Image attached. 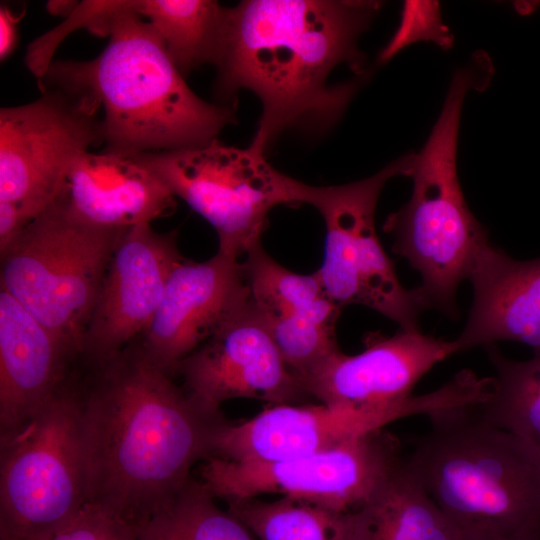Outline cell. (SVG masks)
Returning <instances> with one entry per match:
<instances>
[{
	"mask_svg": "<svg viewBox=\"0 0 540 540\" xmlns=\"http://www.w3.org/2000/svg\"><path fill=\"white\" fill-rule=\"evenodd\" d=\"M182 260L174 231L156 232L151 223L123 231L84 335L81 357L90 366L109 361L144 333Z\"/></svg>",
	"mask_w": 540,
	"mask_h": 540,
	"instance_id": "13",
	"label": "cell"
},
{
	"mask_svg": "<svg viewBox=\"0 0 540 540\" xmlns=\"http://www.w3.org/2000/svg\"><path fill=\"white\" fill-rule=\"evenodd\" d=\"M402 463L395 440L377 430L329 450L279 461L209 457L200 481L227 503L278 493L349 512L367 502Z\"/></svg>",
	"mask_w": 540,
	"mask_h": 540,
	"instance_id": "10",
	"label": "cell"
},
{
	"mask_svg": "<svg viewBox=\"0 0 540 540\" xmlns=\"http://www.w3.org/2000/svg\"><path fill=\"white\" fill-rule=\"evenodd\" d=\"M175 198L135 156L103 150L71 163L50 205L85 225L128 229L171 213Z\"/></svg>",
	"mask_w": 540,
	"mask_h": 540,
	"instance_id": "17",
	"label": "cell"
},
{
	"mask_svg": "<svg viewBox=\"0 0 540 540\" xmlns=\"http://www.w3.org/2000/svg\"><path fill=\"white\" fill-rule=\"evenodd\" d=\"M82 396L73 374L26 425L0 438V540L47 533L88 503Z\"/></svg>",
	"mask_w": 540,
	"mask_h": 540,
	"instance_id": "6",
	"label": "cell"
},
{
	"mask_svg": "<svg viewBox=\"0 0 540 540\" xmlns=\"http://www.w3.org/2000/svg\"><path fill=\"white\" fill-rule=\"evenodd\" d=\"M128 6L160 35L185 78L203 64H213L226 7L212 0H127Z\"/></svg>",
	"mask_w": 540,
	"mask_h": 540,
	"instance_id": "21",
	"label": "cell"
},
{
	"mask_svg": "<svg viewBox=\"0 0 540 540\" xmlns=\"http://www.w3.org/2000/svg\"><path fill=\"white\" fill-rule=\"evenodd\" d=\"M250 303L243 262L220 252L172 270L140 346L172 376L181 363Z\"/></svg>",
	"mask_w": 540,
	"mask_h": 540,
	"instance_id": "14",
	"label": "cell"
},
{
	"mask_svg": "<svg viewBox=\"0 0 540 540\" xmlns=\"http://www.w3.org/2000/svg\"><path fill=\"white\" fill-rule=\"evenodd\" d=\"M132 155L211 224L218 252L236 259L261 245L273 208L298 204V180L278 171L251 145L239 148L215 139L192 148Z\"/></svg>",
	"mask_w": 540,
	"mask_h": 540,
	"instance_id": "9",
	"label": "cell"
},
{
	"mask_svg": "<svg viewBox=\"0 0 540 540\" xmlns=\"http://www.w3.org/2000/svg\"><path fill=\"white\" fill-rule=\"evenodd\" d=\"M28 224L13 203L0 200V254L13 244Z\"/></svg>",
	"mask_w": 540,
	"mask_h": 540,
	"instance_id": "29",
	"label": "cell"
},
{
	"mask_svg": "<svg viewBox=\"0 0 540 540\" xmlns=\"http://www.w3.org/2000/svg\"><path fill=\"white\" fill-rule=\"evenodd\" d=\"M349 540H464L405 461L362 506L350 511Z\"/></svg>",
	"mask_w": 540,
	"mask_h": 540,
	"instance_id": "20",
	"label": "cell"
},
{
	"mask_svg": "<svg viewBox=\"0 0 540 540\" xmlns=\"http://www.w3.org/2000/svg\"><path fill=\"white\" fill-rule=\"evenodd\" d=\"M124 230L79 223L50 205L1 254V288L81 357L88 322Z\"/></svg>",
	"mask_w": 540,
	"mask_h": 540,
	"instance_id": "7",
	"label": "cell"
},
{
	"mask_svg": "<svg viewBox=\"0 0 540 540\" xmlns=\"http://www.w3.org/2000/svg\"><path fill=\"white\" fill-rule=\"evenodd\" d=\"M342 309L324 295L298 313L265 321L284 362L302 385L339 350L335 328Z\"/></svg>",
	"mask_w": 540,
	"mask_h": 540,
	"instance_id": "25",
	"label": "cell"
},
{
	"mask_svg": "<svg viewBox=\"0 0 540 540\" xmlns=\"http://www.w3.org/2000/svg\"><path fill=\"white\" fill-rule=\"evenodd\" d=\"M184 390L205 412L251 398L293 404L308 394L280 355L268 326L251 302L188 356L178 371Z\"/></svg>",
	"mask_w": 540,
	"mask_h": 540,
	"instance_id": "12",
	"label": "cell"
},
{
	"mask_svg": "<svg viewBox=\"0 0 540 540\" xmlns=\"http://www.w3.org/2000/svg\"><path fill=\"white\" fill-rule=\"evenodd\" d=\"M228 511L257 540H349L350 511L331 509L282 496L275 501L254 498L228 502Z\"/></svg>",
	"mask_w": 540,
	"mask_h": 540,
	"instance_id": "24",
	"label": "cell"
},
{
	"mask_svg": "<svg viewBox=\"0 0 540 540\" xmlns=\"http://www.w3.org/2000/svg\"><path fill=\"white\" fill-rule=\"evenodd\" d=\"M200 480L177 494L139 527V540H257L231 512L221 510Z\"/></svg>",
	"mask_w": 540,
	"mask_h": 540,
	"instance_id": "23",
	"label": "cell"
},
{
	"mask_svg": "<svg viewBox=\"0 0 540 540\" xmlns=\"http://www.w3.org/2000/svg\"><path fill=\"white\" fill-rule=\"evenodd\" d=\"M242 262L251 302L265 321L298 313L327 295L317 271L306 275L292 272L269 256L261 245Z\"/></svg>",
	"mask_w": 540,
	"mask_h": 540,
	"instance_id": "26",
	"label": "cell"
},
{
	"mask_svg": "<svg viewBox=\"0 0 540 540\" xmlns=\"http://www.w3.org/2000/svg\"><path fill=\"white\" fill-rule=\"evenodd\" d=\"M20 17H15L4 4L0 6V58L3 61L15 49L18 38L17 23Z\"/></svg>",
	"mask_w": 540,
	"mask_h": 540,
	"instance_id": "30",
	"label": "cell"
},
{
	"mask_svg": "<svg viewBox=\"0 0 540 540\" xmlns=\"http://www.w3.org/2000/svg\"><path fill=\"white\" fill-rule=\"evenodd\" d=\"M485 348L495 376L490 378L487 398L477 405L480 415L540 455V353L517 361L503 355L495 344Z\"/></svg>",
	"mask_w": 540,
	"mask_h": 540,
	"instance_id": "22",
	"label": "cell"
},
{
	"mask_svg": "<svg viewBox=\"0 0 540 540\" xmlns=\"http://www.w3.org/2000/svg\"><path fill=\"white\" fill-rule=\"evenodd\" d=\"M456 353L453 340L400 329L386 337L370 334L355 355L340 349L303 383L321 403L394 407L413 403V388L436 364Z\"/></svg>",
	"mask_w": 540,
	"mask_h": 540,
	"instance_id": "16",
	"label": "cell"
},
{
	"mask_svg": "<svg viewBox=\"0 0 540 540\" xmlns=\"http://www.w3.org/2000/svg\"><path fill=\"white\" fill-rule=\"evenodd\" d=\"M78 357L0 290V438L17 432L73 375Z\"/></svg>",
	"mask_w": 540,
	"mask_h": 540,
	"instance_id": "18",
	"label": "cell"
},
{
	"mask_svg": "<svg viewBox=\"0 0 540 540\" xmlns=\"http://www.w3.org/2000/svg\"><path fill=\"white\" fill-rule=\"evenodd\" d=\"M481 540H540V529L526 530L507 535H497Z\"/></svg>",
	"mask_w": 540,
	"mask_h": 540,
	"instance_id": "32",
	"label": "cell"
},
{
	"mask_svg": "<svg viewBox=\"0 0 540 540\" xmlns=\"http://www.w3.org/2000/svg\"><path fill=\"white\" fill-rule=\"evenodd\" d=\"M468 279L473 302L456 353L497 341H516L540 353V257L519 261L486 242Z\"/></svg>",
	"mask_w": 540,
	"mask_h": 540,
	"instance_id": "19",
	"label": "cell"
},
{
	"mask_svg": "<svg viewBox=\"0 0 540 540\" xmlns=\"http://www.w3.org/2000/svg\"><path fill=\"white\" fill-rule=\"evenodd\" d=\"M488 70L487 63L477 59L455 72L431 134L415 154L411 197L383 225L393 238V252L419 272L422 283L416 289L425 308L449 317L457 316L458 287L489 241L487 230L467 206L456 165L464 98L470 89L487 83Z\"/></svg>",
	"mask_w": 540,
	"mask_h": 540,
	"instance_id": "5",
	"label": "cell"
},
{
	"mask_svg": "<svg viewBox=\"0 0 540 540\" xmlns=\"http://www.w3.org/2000/svg\"><path fill=\"white\" fill-rule=\"evenodd\" d=\"M420 40L433 41L444 49L452 45L453 37L442 23L436 1L404 2L400 24L380 53L379 61H388L404 47Z\"/></svg>",
	"mask_w": 540,
	"mask_h": 540,
	"instance_id": "27",
	"label": "cell"
},
{
	"mask_svg": "<svg viewBox=\"0 0 540 540\" xmlns=\"http://www.w3.org/2000/svg\"><path fill=\"white\" fill-rule=\"evenodd\" d=\"M92 368L82 383L88 502L139 528L211 456L223 420L202 410L140 344Z\"/></svg>",
	"mask_w": 540,
	"mask_h": 540,
	"instance_id": "2",
	"label": "cell"
},
{
	"mask_svg": "<svg viewBox=\"0 0 540 540\" xmlns=\"http://www.w3.org/2000/svg\"><path fill=\"white\" fill-rule=\"evenodd\" d=\"M415 154H406L377 173L335 186H312L301 181L298 204L313 206L325 224L324 260L317 273L326 294L341 308L360 304L396 322L400 329L420 330L425 310L416 288L400 283L392 260L375 228V210L385 184L409 176Z\"/></svg>",
	"mask_w": 540,
	"mask_h": 540,
	"instance_id": "8",
	"label": "cell"
},
{
	"mask_svg": "<svg viewBox=\"0 0 540 540\" xmlns=\"http://www.w3.org/2000/svg\"><path fill=\"white\" fill-rule=\"evenodd\" d=\"M27 540H139L138 527L96 503H86L68 522Z\"/></svg>",
	"mask_w": 540,
	"mask_h": 540,
	"instance_id": "28",
	"label": "cell"
},
{
	"mask_svg": "<svg viewBox=\"0 0 540 540\" xmlns=\"http://www.w3.org/2000/svg\"><path fill=\"white\" fill-rule=\"evenodd\" d=\"M381 3L365 0H244L226 8L213 65L214 94L232 108L245 89L261 103L251 146L266 154L284 132L324 134L341 118L361 84L331 85L346 64L360 77L359 36Z\"/></svg>",
	"mask_w": 540,
	"mask_h": 540,
	"instance_id": "1",
	"label": "cell"
},
{
	"mask_svg": "<svg viewBox=\"0 0 540 540\" xmlns=\"http://www.w3.org/2000/svg\"><path fill=\"white\" fill-rule=\"evenodd\" d=\"M108 44L94 59L52 61L40 90L59 88L102 109L104 151L125 155L205 145L236 123L232 108L190 89L153 26L127 0H108Z\"/></svg>",
	"mask_w": 540,
	"mask_h": 540,
	"instance_id": "3",
	"label": "cell"
},
{
	"mask_svg": "<svg viewBox=\"0 0 540 540\" xmlns=\"http://www.w3.org/2000/svg\"><path fill=\"white\" fill-rule=\"evenodd\" d=\"M37 100L0 110V200L30 223L54 201L71 163L104 143L98 109L59 88Z\"/></svg>",
	"mask_w": 540,
	"mask_h": 540,
	"instance_id": "11",
	"label": "cell"
},
{
	"mask_svg": "<svg viewBox=\"0 0 540 540\" xmlns=\"http://www.w3.org/2000/svg\"><path fill=\"white\" fill-rule=\"evenodd\" d=\"M78 3H79L78 1L57 0V1L47 2L46 6L49 13L53 15H61L67 18L76 9Z\"/></svg>",
	"mask_w": 540,
	"mask_h": 540,
	"instance_id": "31",
	"label": "cell"
},
{
	"mask_svg": "<svg viewBox=\"0 0 540 540\" xmlns=\"http://www.w3.org/2000/svg\"><path fill=\"white\" fill-rule=\"evenodd\" d=\"M407 413V406L273 405L245 422L219 424L210 457L271 462L306 456L381 430Z\"/></svg>",
	"mask_w": 540,
	"mask_h": 540,
	"instance_id": "15",
	"label": "cell"
},
{
	"mask_svg": "<svg viewBox=\"0 0 540 540\" xmlns=\"http://www.w3.org/2000/svg\"><path fill=\"white\" fill-rule=\"evenodd\" d=\"M428 416L431 428L405 463L464 540L540 529V455L477 405Z\"/></svg>",
	"mask_w": 540,
	"mask_h": 540,
	"instance_id": "4",
	"label": "cell"
}]
</instances>
